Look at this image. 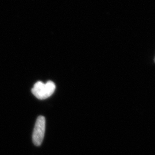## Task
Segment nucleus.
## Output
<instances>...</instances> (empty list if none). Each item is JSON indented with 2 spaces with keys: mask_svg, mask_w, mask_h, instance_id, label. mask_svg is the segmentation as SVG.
<instances>
[{
  "mask_svg": "<svg viewBox=\"0 0 155 155\" xmlns=\"http://www.w3.org/2000/svg\"><path fill=\"white\" fill-rule=\"evenodd\" d=\"M55 89V84L52 81H49L46 83L39 81L34 84L31 91L38 99L45 100L54 94Z\"/></svg>",
  "mask_w": 155,
  "mask_h": 155,
  "instance_id": "obj_1",
  "label": "nucleus"
},
{
  "mask_svg": "<svg viewBox=\"0 0 155 155\" xmlns=\"http://www.w3.org/2000/svg\"><path fill=\"white\" fill-rule=\"evenodd\" d=\"M45 117H38L33 130L32 140L36 146H40L43 142L45 137Z\"/></svg>",
  "mask_w": 155,
  "mask_h": 155,
  "instance_id": "obj_2",
  "label": "nucleus"
}]
</instances>
